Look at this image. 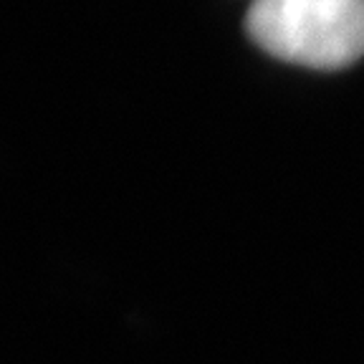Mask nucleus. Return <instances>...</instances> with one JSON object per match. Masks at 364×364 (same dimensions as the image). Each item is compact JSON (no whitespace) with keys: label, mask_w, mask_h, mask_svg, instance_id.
I'll return each mask as SVG.
<instances>
[{"label":"nucleus","mask_w":364,"mask_h":364,"mask_svg":"<svg viewBox=\"0 0 364 364\" xmlns=\"http://www.w3.org/2000/svg\"><path fill=\"white\" fill-rule=\"evenodd\" d=\"M248 33L271 56L341 68L364 53V0H256Z\"/></svg>","instance_id":"1"}]
</instances>
